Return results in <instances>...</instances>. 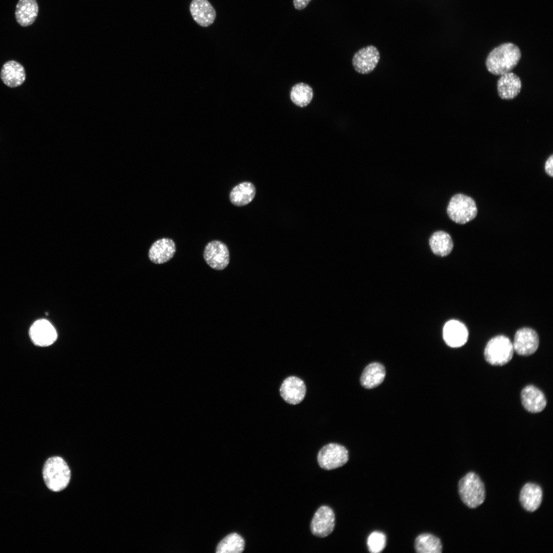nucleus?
<instances>
[{
  "label": "nucleus",
  "instance_id": "0eeeda50",
  "mask_svg": "<svg viewBox=\"0 0 553 553\" xmlns=\"http://www.w3.org/2000/svg\"><path fill=\"white\" fill-rule=\"evenodd\" d=\"M380 59V53L377 48L369 45L358 50L354 53L352 63L355 71L361 74L371 73L376 67Z\"/></svg>",
  "mask_w": 553,
  "mask_h": 553
},
{
  "label": "nucleus",
  "instance_id": "9d476101",
  "mask_svg": "<svg viewBox=\"0 0 553 553\" xmlns=\"http://www.w3.org/2000/svg\"><path fill=\"white\" fill-rule=\"evenodd\" d=\"M29 334L32 343L39 347L52 345L57 337L56 331L53 326L46 319L35 321L29 329Z\"/></svg>",
  "mask_w": 553,
  "mask_h": 553
},
{
  "label": "nucleus",
  "instance_id": "6ab92c4d",
  "mask_svg": "<svg viewBox=\"0 0 553 553\" xmlns=\"http://www.w3.org/2000/svg\"><path fill=\"white\" fill-rule=\"evenodd\" d=\"M521 81L515 74L508 72L501 75L497 82V91L499 97L505 100L513 99L520 93Z\"/></svg>",
  "mask_w": 553,
  "mask_h": 553
},
{
  "label": "nucleus",
  "instance_id": "bb28decb",
  "mask_svg": "<svg viewBox=\"0 0 553 553\" xmlns=\"http://www.w3.org/2000/svg\"><path fill=\"white\" fill-rule=\"evenodd\" d=\"M386 543V536L380 531L372 532L367 539L369 550L372 553H378L381 551L385 547Z\"/></svg>",
  "mask_w": 553,
  "mask_h": 553
},
{
  "label": "nucleus",
  "instance_id": "5701e85b",
  "mask_svg": "<svg viewBox=\"0 0 553 553\" xmlns=\"http://www.w3.org/2000/svg\"><path fill=\"white\" fill-rule=\"evenodd\" d=\"M429 244L433 252L440 257L448 256L451 253L453 248V242L451 237L449 233L442 230L433 233L430 238Z\"/></svg>",
  "mask_w": 553,
  "mask_h": 553
},
{
  "label": "nucleus",
  "instance_id": "cd10ccee",
  "mask_svg": "<svg viewBox=\"0 0 553 553\" xmlns=\"http://www.w3.org/2000/svg\"><path fill=\"white\" fill-rule=\"evenodd\" d=\"M545 171L550 177H553V155H551L547 159L545 164Z\"/></svg>",
  "mask_w": 553,
  "mask_h": 553
},
{
  "label": "nucleus",
  "instance_id": "7ed1b4c3",
  "mask_svg": "<svg viewBox=\"0 0 553 553\" xmlns=\"http://www.w3.org/2000/svg\"><path fill=\"white\" fill-rule=\"evenodd\" d=\"M458 492L462 501L471 508L480 505L485 498L483 482L477 474L472 472L466 474L459 481Z\"/></svg>",
  "mask_w": 553,
  "mask_h": 553
},
{
  "label": "nucleus",
  "instance_id": "a211bd4d",
  "mask_svg": "<svg viewBox=\"0 0 553 553\" xmlns=\"http://www.w3.org/2000/svg\"><path fill=\"white\" fill-rule=\"evenodd\" d=\"M542 494V488L539 485L534 483H527L523 486L520 491V503L526 511L534 512L541 505Z\"/></svg>",
  "mask_w": 553,
  "mask_h": 553
},
{
  "label": "nucleus",
  "instance_id": "b1692460",
  "mask_svg": "<svg viewBox=\"0 0 553 553\" xmlns=\"http://www.w3.org/2000/svg\"><path fill=\"white\" fill-rule=\"evenodd\" d=\"M313 95V91L311 86L307 83L299 82L292 87L290 98L295 105L303 108L310 104Z\"/></svg>",
  "mask_w": 553,
  "mask_h": 553
},
{
  "label": "nucleus",
  "instance_id": "ddd939ff",
  "mask_svg": "<svg viewBox=\"0 0 553 553\" xmlns=\"http://www.w3.org/2000/svg\"><path fill=\"white\" fill-rule=\"evenodd\" d=\"M468 336L469 332L466 327L459 321L450 320L443 327L444 341L451 347L462 346L466 343Z\"/></svg>",
  "mask_w": 553,
  "mask_h": 553
},
{
  "label": "nucleus",
  "instance_id": "a878e982",
  "mask_svg": "<svg viewBox=\"0 0 553 553\" xmlns=\"http://www.w3.org/2000/svg\"><path fill=\"white\" fill-rule=\"evenodd\" d=\"M245 547L243 538L237 533H232L223 538L218 544L217 553H240Z\"/></svg>",
  "mask_w": 553,
  "mask_h": 553
},
{
  "label": "nucleus",
  "instance_id": "1a4fd4ad",
  "mask_svg": "<svg viewBox=\"0 0 553 553\" xmlns=\"http://www.w3.org/2000/svg\"><path fill=\"white\" fill-rule=\"evenodd\" d=\"M203 257L206 263L215 270L224 269L229 262V252L227 246L217 240L212 241L206 245Z\"/></svg>",
  "mask_w": 553,
  "mask_h": 553
},
{
  "label": "nucleus",
  "instance_id": "4be33fe9",
  "mask_svg": "<svg viewBox=\"0 0 553 553\" xmlns=\"http://www.w3.org/2000/svg\"><path fill=\"white\" fill-rule=\"evenodd\" d=\"M255 195L256 188L253 184L249 182H243L232 189L229 194V199L232 204L242 206L249 203Z\"/></svg>",
  "mask_w": 553,
  "mask_h": 553
},
{
  "label": "nucleus",
  "instance_id": "f257e3e1",
  "mask_svg": "<svg viewBox=\"0 0 553 553\" xmlns=\"http://www.w3.org/2000/svg\"><path fill=\"white\" fill-rule=\"evenodd\" d=\"M521 52L516 45L512 43L503 44L494 49L486 59L487 70L495 75H502L510 72L518 64Z\"/></svg>",
  "mask_w": 553,
  "mask_h": 553
},
{
  "label": "nucleus",
  "instance_id": "f3484780",
  "mask_svg": "<svg viewBox=\"0 0 553 553\" xmlns=\"http://www.w3.org/2000/svg\"><path fill=\"white\" fill-rule=\"evenodd\" d=\"M3 82L10 88H15L22 85L26 79V72L24 67L15 60H9L3 66L1 73Z\"/></svg>",
  "mask_w": 553,
  "mask_h": 553
},
{
  "label": "nucleus",
  "instance_id": "6e6552de",
  "mask_svg": "<svg viewBox=\"0 0 553 553\" xmlns=\"http://www.w3.org/2000/svg\"><path fill=\"white\" fill-rule=\"evenodd\" d=\"M335 526V515L331 508L323 505L315 513L310 524L312 534L324 538L333 531Z\"/></svg>",
  "mask_w": 553,
  "mask_h": 553
},
{
  "label": "nucleus",
  "instance_id": "393cba45",
  "mask_svg": "<svg viewBox=\"0 0 553 553\" xmlns=\"http://www.w3.org/2000/svg\"><path fill=\"white\" fill-rule=\"evenodd\" d=\"M415 547L419 553H440L442 546L440 540L430 534H422L415 539Z\"/></svg>",
  "mask_w": 553,
  "mask_h": 553
},
{
  "label": "nucleus",
  "instance_id": "412c9836",
  "mask_svg": "<svg viewBox=\"0 0 553 553\" xmlns=\"http://www.w3.org/2000/svg\"><path fill=\"white\" fill-rule=\"evenodd\" d=\"M386 375L384 367L378 363L368 365L364 370L360 377V383L365 388L372 389L378 386L384 380Z\"/></svg>",
  "mask_w": 553,
  "mask_h": 553
},
{
  "label": "nucleus",
  "instance_id": "39448f33",
  "mask_svg": "<svg viewBox=\"0 0 553 553\" xmlns=\"http://www.w3.org/2000/svg\"><path fill=\"white\" fill-rule=\"evenodd\" d=\"M514 351L513 344L508 337L498 335L487 343L484 355L486 361L491 365L503 366L511 360Z\"/></svg>",
  "mask_w": 553,
  "mask_h": 553
},
{
  "label": "nucleus",
  "instance_id": "9b49d317",
  "mask_svg": "<svg viewBox=\"0 0 553 553\" xmlns=\"http://www.w3.org/2000/svg\"><path fill=\"white\" fill-rule=\"evenodd\" d=\"M306 390V385L302 379L295 376H290L283 381L280 388V394L287 403L295 405L303 400Z\"/></svg>",
  "mask_w": 553,
  "mask_h": 553
},
{
  "label": "nucleus",
  "instance_id": "20e7f679",
  "mask_svg": "<svg viewBox=\"0 0 553 553\" xmlns=\"http://www.w3.org/2000/svg\"><path fill=\"white\" fill-rule=\"evenodd\" d=\"M446 211L449 217L453 221L457 224H464L476 217L478 210L475 201L471 197L457 194L450 199Z\"/></svg>",
  "mask_w": 553,
  "mask_h": 553
},
{
  "label": "nucleus",
  "instance_id": "f03ea898",
  "mask_svg": "<svg viewBox=\"0 0 553 553\" xmlns=\"http://www.w3.org/2000/svg\"><path fill=\"white\" fill-rule=\"evenodd\" d=\"M42 477L50 490L60 492L69 484L71 472L67 463L61 457L53 456L45 462L42 469Z\"/></svg>",
  "mask_w": 553,
  "mask_h": 553
},
{
  "label": "nucleus",
  "instance_id": "aec40b11",
  "mask_svg": "<svg viewBox=\"0 0 553 553\" xmlns=\"http://www.w3.org/2000/svg\"><path fill=\"white\" fill-rule=\"evenodd\" d=\"M38 12L36 0H19L15 11L16 21L23 27L30 26L35 20Z\"/></svg>",
  "mask_w": 553,
  "mask_h": 553
},
{
  "label": "nucleus",
  "instance_id": "4468645a",
  "mask_svg": "<svg viewBox=\"0 0 553 553\" xmlns=\"http://www.w3.org/2000/svg\"><path fill=\"white\" fill-rule=\"evenodd\" d=\"M176 252V245L173 240L163 238L154 242L148 251V257L153 263L163 264L169 261Z\"/></svg>",
  "mask_w": 553,
  "mask_h": 553
},
{
  "label": "nucleus",
  "instance_id": "f8f14e48",
  "mask_svg": "<svg viewBox=\"0 0 553 553\" xmlns=\"http://www.w3.org/2000/svg\"><path fill=\"white\" fill-rule=\"evenodd\" d=\"M539 345L537 333L533 329L523 328L515 333L513 345L514 350L519 355L527 356L534 353Z\"/></svg>",
  "mask_w": 553,
  "mask_h": 553
},
{
  "label": "nucleus",
  "instance_id": "423d86ee",
  "mask_svg": "<svg viewBox=\"0 0 553 553\" xmlns=\"http://www.w3.org/2000/svg\"><path fill=\"white\" fill-rule=\"evenodd\" d=\"M348 451L339 444L330 443L319 451L317 459L320 467L324 470H333L344 465L348 460Z\"/></svg>",
  "mask_w": 553,
  "mask_h": 553
},
{
  "label": "nucleus",
  "instance_id": "c85d7f7f",
  "mask_svg": "<svg viewBox=\"0 0 553 553\" xmlns=\"http://www.w3.org/2000/svg\"><path fill=\"white\" fill-rule=\"evenodd\" d=\"M311 0H293L295 9L301 10L304 9Z\"/></svg>",
  "mask_w": 553,
  "mask_h": 553
},
{
  "label": "nucleus",
  "instance_id": "2eb2a0df",
  "mask_svg": "<svg viewBox=\"0 0 553 553\" xmlns=\"http://www.w3.org/2000/svg\"><path fill=\"white\" fill-rule=\"evenodd\" d=\"M189 10L194 20L202 27L211 25L216 17V10L208 0H193Z\"/></svg>",
  "mask_w": 553,
  "mask_h": 553
},
{
  "label": "nucleus",
  "instance_id": "dca6fc26",
  "mask_svg": "<svg viewBox=\"0 0 553 553\" xmlns=\"http://www.w3.org/2000/svg\"><path fill=\"white\" fill-rule=\"evenodd\" d=\"M521 399L523 407L533 413L541 412L546 405V400L543 392L532 385L527 386L522 389Z\"/></svg>",
  "mask_w": 553,
  "mask_h": 553
}]
</instances>
